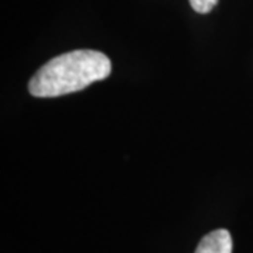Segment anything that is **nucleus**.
<instances>
[{"label": "nucleus", "instance_id": "f257e3e1", "mask_svg": "<svg viewBox=\"0 0 253 253\" xmlns=\"http://www.w3.org/2000/svg\"><path fill=\"white\" fill-rule=\"evenodd\" d=\"M107 55L93 49H78L52 58L40 68L28 83L34 97H58L83 90L94 82L109 78Z\"/></svg>", "mask_w": 253, "mask_h": 253}, {"label": "nucleus", "instance_id": "f03ea898", "mask_svg": "<svg viewBox=\"0 0 253 253\" xmlns=\"http://www.w3.org/2000/svg\"><path fill=\"white\" fill-rule=\"evenodd\" d=\"M196 253H232V236L226 229H215L200 241Z\"/></svg>", "mask_w": 253, "mask_h": 253}, {"label": "nucleus", "instance_id": "7ed1b4c3", "mask_svg": "<svg viewBox=\"0 0 253 253\" xmlns=\"http://www.w3.org/2000/svg\"><path fill=\"white\" fill-rule=\"evenodd\" d=\"M218 0H190V4L194 11L200 14H207L211 10L215 7Z\"/></svg>", "mask_w": 253, "mask_h": 253}]
</instances>
